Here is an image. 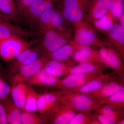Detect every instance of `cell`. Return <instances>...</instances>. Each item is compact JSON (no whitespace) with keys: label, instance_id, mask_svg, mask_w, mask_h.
Instances as JSON below:
<instances>
[{"label":"cell","instance_id":"8fae6325","mask_svg":"<svg viewBox=\"0 0 124 124\" xmlns=\"http://www.w3.org/2000/svg\"><path fill=\"white\" fill-rule=\"evenodd\" d=\"M77 112L66 104L59 103L49 112V121L53 124H69Z\"/></svg>","mask_w":124,"mask_h":124},{"label":"cell","instance_id":"ac0fdd59","mask_svg":"<svg viewBox=\"0 0 124 124\" xmlns=\"http://www.w3.org/2000/svg\"><path fill=\"white\" fill-rule=\"evenodd\" d=\"M123 90H124L123 85L117 81L111 80L98 90L87 94L91 95L97 100H99L107 97L118 91Z\"/></svg>","mask_w":124,"mask_h":124},{"label":"cell","instance_id":"30bf717a","mask_svg":"<svg viewBox=\"0 0 124 124\" xmlns=\"http://www.w3.org/2000/svg\"><path fill=\"white\" fill-rule=\"evenodd\" d=\"M102 64L121 73L124 71L122 59L118 53L110 48L103 46L98 50Z\"/></svg>","mask_w":124,"mask_h":124},{"label":"cell","instance_id":"4316f807","mask_svg":"<svg viewBox=\"0 0 124 124\" xmlns=\"http://www.w3.org/2000/svg\"><path fill=\"white\" fill-rule=\"evenodd\" d=\"M39 95L36 91L28 86L23 112H34L37 110V100Z\"/></svg>","mask_w":124,"mask_h":124},{"label":"cell","instance_id":"3957f363","mask_svg":"<svg viewBox=\"0 0 124 124\" xmlns=\"http://www.w3.org/2000/svg\"><path fill=\"white\" fill-rule=\"evenodd\" d=\"M67 23L60 9L55 7L40 16L31 31L36 36H40L42 33L50 29L69 28L67 26Z\"/></svg>","mask_w":124,"mask_h":124},{"label":"cell","instance_id":"44dd1931","mask_svg":"<svg viewBox=\"0 0 124 124\" xmlns=\"http://www.w3.org/2000/svg\"><path fill=\"white\" fill-rule=\"evenodd\" d=\"M2 104L4 107L7 116L8 124H21L22 113L20 109L9 100L3 99Z\"/></svg>","mask_w":124,"mask_h":124},{"label":"cell","instance_id":"ffe728a7","mask_svg":"<svg viewBox=\"0 0 124 124\" xmlns=\"http://www.w3.org/2000/svg\"><path fill=\"white\" fill-rule=\"evenodd\" d=\"M28 88V85L22 82L16 84L10 90L13 103L20 109L24 107Z\"/></svg>","mask_w":124,"mask_h":124},{"label":"cell","instance_id":"4fadbf2b","mask_svg":"<svg viewBox=\"0 0 124 124\" xmlns=\"http://www.w3.org/2000/svg\"><path fill=\"white\" fill-rule=\"evenodd\" d=\"M60 91L47 93L39 95L37 100V111L41 114L48 113L60 103Z\"/></svg>","mask_w":124,"mask_h":124},{"label":"cell","instance_id":"52a82bcc","mask_svg":"<svg viewBox=\"0 0 124 124\" xmlns=\"http://www.w3.org/2000/svg\"><path fill=\"white\" fill-rule=\"evenodd\" d=\"M49 60L48 56L42 55L31 64L20 67L18 69L19 70L18 73L14 78V83L16 84L26 81L44 69L46 64Z\"/></svg>","mask_w":124,"mask_h":124},{"label":"cell","instance_id":"f35d334b","mask_svg":"<svg viewBox=\"0 0 124 124\" xmlns=\"http://www.w3.org/2000/svg\"><path fill=\"white\" fill-rule=\"evenodd\" d=\"M117 124H124V120L123 118L121 119L118 121V122H117Z\"/></svg>","mask_w":124,"mask_h":124},{"label":"cell","instance_id":"1f68e13d","mask_svg":"<svg viewBox=\"0 0 124 124\" xmlns=\"http://www.w3.org/2000/svg\"><path fill=\"white\" fill-rule=\"evenodd\" d=\"M92 117V115L90 112H77L69 124H90Z\"/></svg>","mask_w":124,"mask_h":124},{"label":"cell","instance_id":"7a4b0ae2","mask_svg":"<svg viewBox=\"0 0 124 124\" xmlns=\"http://www.w3.org/2000/svg\"><path fill=\"white\" fill-rule=\"evenodd\" d=\"M37 41L38 39L28 40L26 38L18 36L0 39V57L5 62L14 60Z\"/></svg>","mask_w":124,"mask_h":124},{"label":"cell","instance_id":"2e32d148","mask_svg":"<svg viewBox=\"0 0 124 124\" xmlns=\"http://www.w3.org/2000/svg\"><path fill=\"white\" fill-rule=\"evenodd\" d=\"M107 32L108 39L117 49L123 60L124 53V27L119 23H115L110 30Z\"/></svg>","mask_w":124,"mask_h":124},{"label":"cell","instance_id":"d590c367","mask_svg":"<svg viewBox=\"0 0 124 124\" xmlns=\"http://www.w3.org/2000/svg\"><path fill=\"white\" fill-rule=\"evenodd\" d=\"M7 124V116L4 107L2 103H0V124Z\"/></svg>","mask_w":124,"mask_h":124},{"label":"cell","instance_id":"603a6c76","mask_svg":"<svg viewBox=\"0 0 124 124\" xmlns=\"http://www.w3.org/2000/svg\"><path fill=\"white\" fill-rule=\"evenodd\" d=\"M0 10L11 22H19L15 0H0Z\"/></svg>","mask_w":124,"mask_h":124},{"label":"cell","instance_id":"5bb4252c","mask_svg":"<svg viewBox=\"0 0 124 124\" xmlns=\"http://www.w3.org/2000/svg\"><path fill=\"white\" fill-rule=\"evenodd\" d=\"M72 57L74 61L79 63L89 62L102 64L98 50H95L89 46H81L74 52Z\"/></svg>","mask_w":124,"mask_h":124},{"label":"cell","instance_id":"484cf974","mask_svg":"<svg viewBox=\"0 0 124 124\" xmlns=\"http://www.w3.org/2000/svg\"><path fill=\"white\" fill-rule=\"evenodd\" d=\"M100 105H106L116 108L124 106V90L116 92L107 97L97 100Z\"/></svg>","mask_w":124,"mask_h":124},{"label":"cell","instance_id":"277c9868","mask_svg":"<svg viewBox=\"0 0 124 124\" xmlns=\"http://www.w3.org/2000/svg\"><path fill=\"white\" fill-rule=\"evenodd\" d=\"M60 92V103L66 104L77 111L90 112L100 106L97 100L87 94L68 93L64 90Z\"/></svg>","mask_w":124,"mask_h":124},{"label":"cell","instance_id":"83f0119b","mask_svg":"<svg viewBox=\"0 0 124 124\" xmlns=\"http://www.w3.org/2000/svg\"><path fill=\"white\" fill-rule=\"evenodd\" d=\"M95 111L98 113L104 115L115 120L117 123L119 120L122 119L124 112L122 108H113L106 105H100Z\"/></svg>","mask_w":124,"mask_h":124},{"label":"cell","instance_id":"8992f818","mask_svg":"<svg viewBox=\"0 0 124 124\" xmlns=\"http://www.w3.org/2000/svg\"><path fill=\"white\" fill-rule=\"evenodd\" d=\"M73 40L81 46H104L95 31L87 22L82 21L75 24Z\"/></svg>","mask_w":124,"mask_h":124},{"label":"cell","instance_id":"f546056e","mask_svg":"<svg viewBox=\"0 0 124 124\" xmlns=\"http://www.w3.org/2000/svg\"><path fill=\"white\" fill-rule=\"evenodd\" d=\"M109 12L114 20H119L124 14V0H112Z\"/></svg>","mask_w":124,"mask_h":124},{"label":"cell","instance_id":"7c38bea8","mask_svg":"<svg viewBox=\"0 0 124 124\" xmlns=\"http://www.w3.org/2000/svg\"><path fill=\"white\" fill-rule=\"evenodd\" d=\"M112 0H90L86 11V20L93 22L109 12Z\"/></svg>","mask_w":124,"mask_h":124},{"label":"cell","instance_id":"4dcf8cb0","mask_svg":"<svg viewBox=\"0 0 124 124\" xmlns=\"http://www.w3.org/2000/svg\"><path fill=\"white\" fill-rule=\"evenodd\" d=\"M21 122L23 124H44L46 122V120L33 112L23 111L21 115Z\"/></svg>","mask_w":124,"mask_h":124},{"label":"cell","instance_id":"9a60e30c","mask_svg":"<svg viewBox=\"0 0 124 124\" xmlns=\"http://www.w3.org/2000/svg\"><path fill=\"white\" fill-rule=\"evenodd\" d=\"M111 80V78L108 75L102 74L97 78L82 86L64 90L68 93L89 94L98 90Z\"/></svg>","mask_w":124,"mask_h":124},{"label":"cell","instance_id":"836d02e7","mask_svg":"<svg viewBox=\"0 0 124 124\" xmlns=\"http://www.w3.org/2000/svg\"><path fill=\"white\" fill-rule=\"evenodd\" d=\"M98 124H115L117 122L110 117L102 114L98 113L96 116H93Z\"/></svg>","mask_w":124,"mask_h":124},{"label":"cell","instance_id":"e0dca14e","mask_svg":"<svg viewBox=\"0 0 124 124\" xmlns=\"http://www.w3.org/2000/svg\"><path fill=\"white\" fill-rule=\"evenodd\" d=\"M59 77H55L49 74L42 69L25 82L29 85H46L57 86L60 81Z\"/></svg>","mask_w":124,"mask_h":124},{"label":"cell","instance_id":"6da1fadb","mask_svg":"<svg viewBox=\"0 0 124 124\" xmlns=\"http://www.w3.org/2000/svg\"><path fill=\"white\" fill-rule=\"evenodd\" d=\"M39 37L37 43L43 54L48 56L73 40L69 28L50 29Z\"/></svg>","mask_w":124,"mask_h":124},{"label":"cell","instance_id":"d4e9b609","mask_svg":"<svg viewBox=\"0 0 124 124\" xmlns=\"http://www.w3.org/2000/svg\"><path fill=\"white\" fill-rule=\"evenodd\" d=\"M102 64L84 62L79 63L77 66L69 67L68 69L67 75L84 74L89 73L94 71L101 70Z\"/></svg>","mask_w":124,"mask_h":124},{"label":"cell","instance_id":"e575fe53","mask_svg":"<svg viewBox=\"0 0 124 124\" xmlns=\"http://www.w3.org/2000/svg\"><path fill=\"white\" fill-rule=\"evenodd\" d=\"M10 90L8 85L0 79V99L6 98L10 93Z\"/></svg>","mask_w":124,"mask_h":124},{"label":"cell","instance_id":"5b68a950","mask_svg":"<svg viewBox=\"0 0 124 124\" xmlns=\"http://www.w3.org/2000/svg\"><path fill=\"white\" fill-rule=\"evenodd\" d=\"M61 0H35L23 15L20 22L32 29L36 21L44 12L55 7Z\"/></svg>","mask_w":124,"mask_h":124},{"label":"cell","instance_id":"9c48e42d","mask_svg":"<svg viewBox=\"0 0 124 124\" xmlns=\"http://www.w3.org/2000/svg\"><path fill=\"white\" fill-rule=\"evenodd\" d=\"M15 36L26 38L35 36L34 33L31 31L23 28L12 23L11 21L0 17V39Z\"/></svg>","mask_w":124,"mask_h":124},{"label":"cell","instance_id":"74e56055","mask_svg":"<svg viewBox=\"0 0 124 124\" xmlns=\"http://www.w3.org/2000/svg\"><path fill=\"white\" fill-rule=\"evenodd\" d=\"M0 17L2 18L6 19V20H9L10 21L8 17H7L4 14L2 13V12H1V11H0Z\"/></svg>","mask_w":124,"mask_h":124},{"label":"cell","instance_id":"ba28073f","mask_svg":"<svg viewBox=\"0 0 124 124\" xmlns=\"http://www.w3.org/2000/svg\"><path fill=\"white\" fill-rule=\"evenodd\" d=\"M101 70H98L84 74H74L68 75L60 80L57 87L64 90L77 88L85 84L101 75Z\"/></svg>","mask_w":124,"mask_h":124},{"label":"cell","instance_id":"d6986e66","mask_svg":"<svg viewBox=\"0 0 124 124\" xmlns=\"http://www.w3.org/2000/svg\"><path fill=\"white\" fill-rule=\"evenodd\" d=\"M82 46L72 40L51 54L48 57L50 60L63 62L72 56L75 51Z\"/></svg>","mask_w":124,"mask_h":124},{"label":"cell","instance_id":"d6a6232c","mask_svg":"<svg viewBox=\"0 0 124 124\" xmlns=\"http://www.w3.org/2000/svg\"><path fill=\"white\" fill-rule=\"evenodd\" d=\"M19 17V22L21 18L26 12L35 0H15Z\"/></svg>","mask_w":124,"mask_h":124},{"label":"cell","instance_id":"7402d4cb","mask_svg":"<svg viewBox=\"0 0 124 124\" xmlns=\"http://www.w3.org/2000/svg\"><path fill=\"white\" fill-rule=\"evenodd\" d=\"M90 0H61L62 8L70 10L74 13L85 14Z\"/></svg>","mask_w":124,"mask_h":124},{"label":"cell","instance_id":"cb8c5ba5","mask_svg":"<svg viewBox=\"0 0 124 124\" xmlns=\"http://www.w3.org/2000/svg\"><path fill=\"white\" fill-rule=\"evenodd\" d=\"M69 67L62 62L50 59L46 64L44 69L51 75L59 77L65 74L67 75Z\"/></svg>","mask_w":124,"mask_h":124},{"label":"cell","instance_id":"f1b7e54d","mask_svg":"<svg viewBox=\"0 0 124 124\" xmlns=\"http://www.w3.org/2000/svg\"><path fill=\"white\" fill-rule=\"evenodd\" d=\"M115 20L109 12L106 15L94 22V26L95 28L101 31H107L110 30L115 24Z\"/></svg>","mask_w":124,"mask_h":124},{"label":"cell","instance_id":"8d00e7d4","mask_svg":"<svg viewBox=\"0 0 124 124\" xmlns=\"http://www.w3.org/2000/svg\"><path fill=\"white\" fill-rule=\"evenodd\" d=\"M120 24L124 27V14H123L119 19Z\"/></svg>","mask_w":124,"mask_h":124}]
</instances>
